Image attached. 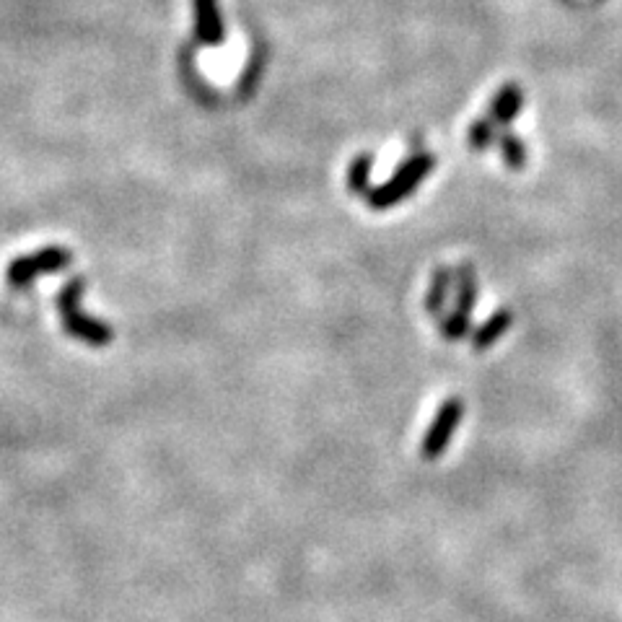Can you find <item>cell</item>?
<instances>
[{
    "label": "cell",
    "instance_id": "cell-1",
    "mask_svg": "<svg viewBox=\"0 0 622 622\" xmlns=\"http://www.w3.org/2000/svg\"><path fill=\"white\" fill-rule=\"evenodd\" d=\"M83 288H86V280L83 278H70L65 283L63 291L58 293L60 319H63V327L70 337L83 340L86 345H94V348H102V345H109L115 340V332H112L107 322H99V319L89 317L81 309Z\"/></svg>",
    "mask_w": 622,
    "mask_h": 622
},
{
    "label": "cell",
    "instance_id": "cell-2",
    "mask_svg": "<svg viewBox=\"0 0 622 622\" xmlns=\"http://www.w3.org/2000/svg\"><path fill=\"white\" fill-rule=\"evenodd\" d=\"M431 169H433L431 153H415V156H410V159H407L405 164L384 182V185L374 187V190L366 195V200H369V205L374 210L392 208V205L402 203L405 197L413 195V192L418 190L420 182L431 174Z\"/></svg>",
    "mask_w": 622,
    "mask_h": 622
},
{
    "label": "cell",
    "instance_id": "cell-3",
    "mask_svg": "<svg viewBox=\"0 0 622 622\" xmlns=\"http://www.w3.org/2000/svg\"><path fill=\"white\" fill-rule=\"evenodd\" d=\"M73 262V254L65 247H45L34 254H24L8 265L6 280L11 288H26L39 275H55Z\"/></svg>",
    "mask_w": 622,
    "mask_h": 622
},
{
    "label": "cell",
    "instance_id": "cell-4",
    "mask_svg": "<svg viewBox=\"0 0 622 622\" xmlns=\"http://www.w3.org/2000/svg\"><path fill=\"white\" fill-rule=\"evenodd\" d=\"M454 283H457V301H454V311L444 319V327H441V332H444V337L449 343L462 340V337H467V332H470V314L472 306L477 304L475 267H472L470 262L459 265L457 273H454Z\"/></svg>",
    "mask_w": 622,
    "mask_h": 622
},
{
    "label": "cell",
    "instance_id": "cell-5",
    "mask_svg": "<svg viewBox=\"0 0 622 622\" xmlns=\"http://www.w3.org/2000/svg\"><path fill=\"white\" fill-rule=\"evenodd\" d=\"M462 415H464V402L459 400V397H449L444 405L438 407L436 418H433L431 428H428L426 438H423V446H420V451H423V457H426L428 462H433V459H438L444 454L451 436H454V431H457L459 423H462Z\"/></svg>",
    "mask_w": 622,
    "mask_h": 622
},
{
    "label": "cell",
    "instance_id": "cell-6",
    "mask_svg": "<svg viewBox=\"0 0 622 622\" xmlns=\"http://www.w3.org/2000/svg\"><path fill=\"white\" fill-rule=\"evenodd\" d=\"M195 37L200 45H223V21L218 11V0H195Z\"/></svg>",
    "mask_w": 622,
    "mask_h": 622
},
{
    "label": "cell",
    "instance_id": "cell-7",
    "mask_svg": "<svg viewBox=\"0 0 622 622\" xmlns=\"http://www.w3.org/2000/svg\"><path fill=\"white\" fill-rule=\"evenodd\" d=\"M524 107V91L516 86V83H506L501 91L496 94L493 104H490V120L496 122L498 127L508 125Z\"/></svg>",
    "mask_w": 622,
    "mask_h": 622
},
{
    "label": "cell",
    "instance_id": "cell-8",
    "mask_svg": "<svg viewBox=\"0 0 622 622\" xmlns=\"http://www.w3.org/2000/svg\"><path fill=\"white\" fill-rule=\"evenodd\" d=\"M511 324H514V311L511 309H498L493 317L488 319L485 324L477 327V332L472 335V345L475 350H488L490 345H496L508 330H511Z\"/></svg>",
    "mask_w": 622,
    "mask_h": 622
},
{
    "label": "cell",
    "instance_id": "cell-9",
    "mask_svg": "<svg viewBox=\"0 0 622 622\" xmlns=\"http://www.w3.org/2000/svg\"><path fill=\"white\" fill-rule=\"evenodd\" d=\"M451 283H454V270L446 265H438L431 275V288H428L426 296V309L433 319L444 314V304L451 291Z\"/></svg>",
    "mask_w": 622,
    "mask_h": 622
},
{
    "label": "cell",
    "instance_id": "cell-10",
    "mask_svg": "<svg viewBox=\"0 0 622 622\" xmlns=\"http://www.w3.org/2000/svg\"><path fill=\"white\" fill-rule=\"evenodd\" d=\"M498 146H501L503 153V161L508 164V169H514V172H521L524 164H527V146H524V140L514 133H498Z\"/></svg>",
    "mask_w": 622,
    "mask_h": 622
},
{
    "label": "cell",
    "instance_id": "cell-11",
    "mask_svg": "<svg viewBox=\"0 0 622 622\" xmlns=\"http://www.w3.org/2000/svg\"><path fill=\"white\" fill-rule=\"evenodd\" d=\"M371 159L369 153H361L356 159L350 161L348 169V187L350 192H358V195H369L371 192Z\"/></svg>",
    "mask_w": 622,
    "mask_h": 622
},
{
    "label": "cell",
    "instance_id": "cell-12",
    "mask_svg": "<svg viewBox=\"0 0 622 622\" xmlns=\"http://www.w3.org/2000/svg\"><path fill=\"white\" fill-rule=\"evenodd\" d=\"M498 138V125L490 117H485V120H475L470 125V146L475 148V151H488L493 143H496Z\"/></svg>",
    "mask_w": 622,
    "mask_h": 622
}]
</instances>
